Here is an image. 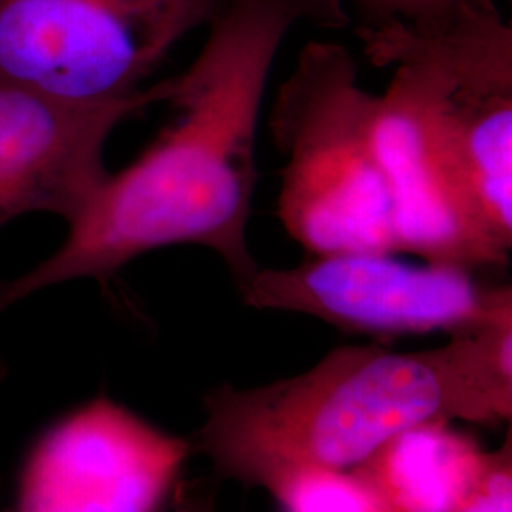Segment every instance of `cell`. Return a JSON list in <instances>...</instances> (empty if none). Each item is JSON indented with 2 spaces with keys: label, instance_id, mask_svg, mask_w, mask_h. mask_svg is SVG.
Listing matches in <instances>:
<instances>
[{
  "label": "cell",
  "instance_id": "6da1fadb",
  "mask_svg": "<svg viewBox=\"0 0 512 512\" xmlns=\"http://www.w3.org/2000/svg\"><path fill=\"white\" fill-rule=\"evenodd\" d=\"M302 21L342 27L348 14L342 0H222L202 52L175 76L171 124L110 173L52 255L0 283V311L54 285L105 281L169 245L213 251L238 287L255 274L247 228L260 110L277 52Z\"/></svg>",
  "mask_w": 512,
  "mask_h": 512
},
{
  "label": "cell",
  "instance_id": "7a4b0ae2",
  "mask_svg": "<svg viewBox=\"0 0 512 512\" xmlns=\"http://www.w3.org/2000/svg\"><path fill=\"white\" fill-rule=\"evenodd\" d=\"M366 59L391 69L378 147L401 253L475 272L512 251V27L494 0L361 23Z\"/></svg>",
  "mask_w": 512,
  "mask_h": 512
},
{
  "label": "cell",
  "instance_id": "3957f363",
  "mask_svg": "<svg viewBox=\"0 0 512 512\" xmlns=\"http://www.w3.org/2000/svg\"><path fill=\"white\" fill-rule=\"evenodd\" d=\"M512 412V315L435 349L346 346L310 370L205 399L200 448L222 475L270 488L300 469L349 471L427 421L494 423Z\"/></svg>",
  "mask_w": 512,
  "mask_h": 512
},
{
  "label": "cell",
  "instance_id": "277c9868",
  "mask_svg": "<svg viewBox=\"0 0 512 512\" xmlns=\"http://www.w3.org/2000/svg\"><path fill=\"white\" fill-rule=\"evenodd\" d=\"M268 128L283 156L277 215L308 255L401 253L378 147V95L348 48L306 44L275 93Z\"/></svg>",
  "mask_w": 512,
  "mask_h": 512
},
{
  "label": "cell",
  "instance_id": "5b68a950",
  "mask_svg": "<svg viewBox=\"0 0 512 512\" xmlns=\"http://www.w3.org/2000/svg\"><path fill=\"white\" fill-rule=\"evenodd\" d=\"M222 0H0V76L69 101L143 90Z\"/></svg>",
  "mask_w": 512,
  "mask_h": 512
},
{
  "label": "cell",
  "instance_id": "8992f818",
  "mask_svg": "<svg viewBox=\"0 0 512 512\" xmlns=\"http://www.w3.org/2000/svg\"><path fill=\"white\" fill-rule=\"evenodd\" d=\"M478 274L393 253H332L293 268H258L238 291L256 310L310 315L355 334L454 336L512 313L511 285Z\"/></svg>",
  "mask_w": 512,
  "mask_h": 512
},
{
  "label": "cell",
  "instance_id": "52a82bcc",
  "mask_svg": "<svg viewBox=\"0 0 512 512\" xmlns=\"http://www.w3.org/2000/svg\"><path fill=\"white\" fill-rule=\"evenodd\" d=\"M175 76L124 99L82 103L0 76V228L29 213L71 224L109 177L112 131L165 103Z\"/></svg>",
  "mask_w": 512,
  "mask_h": 512
},
{
  "label": "cell",
  "instance_id": "ba28073f",
  "mask_svg": "<svg viewBox=\"0 0 512 512\" xmlns=\"http://www.w3.org/2000/svg\"><path fill=\"white\" fill-rule=\"evenodd\" d=\"M186 456L184 440L95 399L38 442L18 512H156Z\"/></svg>",
  "mask_w": 512,
  "mask_h": 512
},
{
  "label": "cell",
  "instance_id": "9c48e42d",
  "mask_svg": "<svg viewBox=\"0 0 512 512\" xmlns=\"http://www.w3.org/2000/svg\"><path fill=\"white\" fill-rule=\"evenodd\" d=\"M488 461L490 452L448 421H427L391 437L353 471L391 512H458Z\"/></svg>",
  "mask_w": 512,
  "mask_h": 512
},
{
  "label": "cell",
  "instance_id": "30bf717a",
  "mask_svg": "<svg viewBox=\"0 0 512 512\" xmlns=\"http://www.w3.org/2000/svg\"><path fill=\"white\" fill-rule=\"evenodd\" d=\"M285 512H391L353 469H300L268 488Z\"/></svg>",
  "mask_w": 512,
  "mask_h": 512
},
{
  "label": "cell",
  "instance_id": "8fae6325",
  "mask_svg": "<svg viewBox=\"0 0 512 512\" xmlns=\"http://www.w3.org/2000/svg\"><path fill=\"white\" fill-rule=\"evenodd\" d=\"M458 512H512L511 439L501 450L490 452L484 475Z\"/></svg>",
  "mask_w": 512,
  "mask_h": 512
},
{
  "label": "cell",
  "instance_id": "7c38bea8",
  "mask_svg": "<svg viewBox=\"0 0 512 512\" xmlns=\"http://www.w3.org/2000/svg\"><path fill=\"white\" fill-rule=\"evenodd\" d=\"M452 0H351L361 23H378L385 19L420 18L446 6Z\"/></svg>",
  "mask_w": 512,
  "mask_h": 512
},
{
  "label": "cell",
  "instance_id": "4fadbf2b",
  "mask_svg": "<svg viewBox=\"0 0 512 512\" xmlns=\"http://www.w3.org/2000/svg\"><path fill=\"white\" fill-rule=\"evenodd\" d=\"M183 512H215L213 501H205L202 497L196 499H184Z\"/></svg>",
  "mask_w": 512,
  "mask_h": 512
}]
</instances>
